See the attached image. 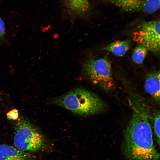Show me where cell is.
Here are the masks:
<instances>
[{
    "instance_id": "cell-2",
    "label": "cell",
    "mask_w": 160,
    "mask_h": 160,
    "mask_svg": "<svg viewBox=\"0 0 160 160\" xmlns=\"http://www.w3.org/2000/svg\"><path fill=\"white\" fill-rule=\"evenodd\" d=\"M50 103L84 116L101 113L106 107L105 103L97 95L81 88L73 89L62 96L53 98Z\"/></svg>"
},
{
    "instance_id": "cell-7",
    "label": "cell",
    "mask_w": 160,
    "mask_h": 160,
    "mask_svg": "<svg viewBox=\"0 0 160 160\" xmlns=\"http://www.w3.org/2000/svg\"><path fill=\"white\" fill-rule=\"evenodd\" d=\"M160 75L159 70L154 71L149 73L146 76L144 84L146 91L159 104L160 98Z\"/></svg>"
},
{
    "instance_id": "cell-10",
    "label": "cell",
    "mask_w": 160,
    "mask_h": 160,
    "mask_svg": "<svg viewBox=\"0 0 160 160\" xmlns=\"http://www.w3.org/2000/svg\"><path fill=\"white\" fill-rule=\"evenodd\" d=\"M68 8L74 14L81 15L86 13L90 8L88 0H66Z\"/></svg>"
},
{
    "instance_id": "cell-6",
    "label": "cell",
    "mask_w": 160,
    "mask_h": 160,
    "mask_svg": "<svg viewBox=\"0 0 160 160\" xmlns=\"http://www.w3.org/2000/svg\"><path fill=\"white\" fill-rule=\"evenodd\" d=\"M127 12L153 13L160 8V0H103Z\"/></svg>"
},
{
    "instance_id": "cell-8",
    "label": "cell",
    "mask_w": 160,
    "mask_h": 160,
    "mask_svg": "<svg viewBox=\"0 0 160 160\" xmlns=\"http://www.w3.org/2000/svg\"><path fill=\"white\" fill-rule=\"evenodd\" d=\"M30 158L26 152L9 145H0V160H29Z\"/></svg>"
},
{
    "instance_id": "cell-11",
    "label": "cell",
    "mask_w": 160,
    "mask_h": 160,
    "mask_svg": "<svg viewBox=\"0 0 160 160\" xmlns=\"http://www.w3.org/2000/svg\"><path fill=\"white\" fill-rule=\"evenodd\" d=\"M148 50L143 46L138 44L134 49L132 54V58L133 61L137 64H142Z\"/></svg>"
},
{
    "instance_id": "cell-5",
    "label": "cell",
    "mask_w": 160,
    "mask_h": 160,
    "mask_svg": "<svg viewBox=\"0 0 160 160\" xmlns=\"http://www.w3.org/2000/svg\"><path fill=\"white\" fill-rule=\"evenodd\" d=\"M160 20L142 22L133 32L134 40L156 55L160 52Z\"/></svg>"
},
{
    "instance_id": "cell-3",
    "label": "cell",
    "mask_w": 160,
    "mask_h": 160,
    "mask_svg": "<svg viewBox=\"0 0 160 160\" xmlns=\"http://www.w3.org/2000/svg\"><path fill=\"white\" fill-rule=\"evenodd\" d=\"M82 69L86 76L104 91L109 92L115 89L111 65L107 57H90L83 63Z\"/></svg>"
},
{
    "instance_id": "cell-4",
    "label": "cell",
    "mask_w": 160,
    "mask_h": 160,
    "mask_svg": "<svg viewBox=\"0 0 160 160\" xmlns=\"http://www.w3.org/2000/svg\"><path fill=\"white\" fill-rule=\"evenodd\" d=\"M15 132L14 144L20 151L35 152L44 145V138L41 132L24 119H18L15 124Z\"/></svg>"
},
{
    "instance_id": "cell-1",
    "label": "cell",
    "mask_w": 160,
    "mask_h": 160,
    "mask_svg": "<svg viewBox=\"0 0 160 160\" xmlns=\"http://www.w3.org/2000/svg\"><path fill=\"white\" fill-rule=\"evenodd\" d=\"M132 113L124 131L123 151L127 160H159L153 143V113L146 101L135 95L128 99Z\"/></svg>"
},
{
    "instance_id": "cell-12",
    "label": "cell",
    "mask_w": 160,
    "mask_h": 160,
    "mask_svg": "<svg viewBox=\"0 0 160 160\" xmlns=\"http://www.w3.org/2000/svg\"><path fill=\"white\" fill-rule=\"evenodd\" d=\"M159 110H155L153 113V129L155 139L159 146L160 145V114Z\"/></svg>"
},
{
    "instance_id": "cell-9",
    "label": "cell",
    "mask_w": 160,
    "mask_h": 160,
    "mask_svg": "<svg viewBox=\"0 0 160 160\" xmlns=\"http://www.w3.org/2000/svg\"><path fill=\"white\" fill-rule=\"evenodd\" d=\"M130 45L131 41L129 40H118L111 43L99 50L109 51L115 55L122 57L129 50Z\"/></svg>"
},
{
    "instance_id": "cell-13",
    "label": "cell",
    "mask_w": 160,
    "mask_h": 160,
    "mask_svg": "<svg viewBox=\"0 0 160 160\" xmlns=\"http://www.w3.org/2000/svg\"><path fill=\"white\" fill-rule=\"evenodd\" d=\"M6 116L9 120H17L19 118L18 110L16 109H12L6 113Z\"/></svg>"
},
{
    "instance_id": "cell-14",
    "label": "cell",
    "mask_w": 160,
    "mask_h": 160,
    "mask_svg": "<svg viewBox=\"0 0 160 160\" xmlns=\"http://www.w3.org/2000/svg\"><path fill=\"white\" fill-rule=\"evenodd\" d=\"M5 34L4 23L0 16V40L4 39Z\"/></svg>"
}]
</instances>
